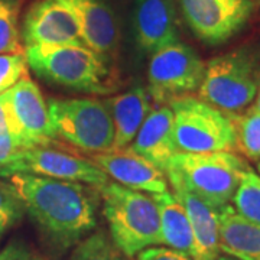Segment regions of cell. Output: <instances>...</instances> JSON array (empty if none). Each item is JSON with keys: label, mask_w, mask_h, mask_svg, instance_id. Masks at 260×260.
<instances>
[{"label": "cell", "mask_w": 260, "mask_h": 260, "mask_svg": "<svg viewBox=\"0 0 260 260\" xmlns=\"http://www.w3.org/2000/svg\"><path fill=\"white\" fill-rule=\"evenodd\" d=\"M32 221L58 249H70L97 225L95 186L29 174L8 178Z\"/></svg>", "instance_id": "6da1fadb"}, {"label": "cell", "mask_w": 260, "mask_h": 260, "mask_svg": "<svg viewBox=\"0 0 260 260\" xmlns=\"http://www.w3.org/2000/svg\"><path fill=\"white\" fill-rule=\"evenodd\" d=\"M25 56L29 68L54 85L95 95L110 94L119 87L110 61L84 45L28 47Z\"/></svg>", "instance_id": "7a4b0ae2"}, {"label": "cell", "mask_w": 260, "mask_h": 260, "mask_svg": "<svg viewBox=\"0 0 260 260\" xmlns=\"http://www.w3.org/2000/svg\"><path fill=\"white\" fill-rule=\"evenodd\" d=\"M97 189L110 239L126 257H136L145 249L160 246L159 210L153 195L133 191L114 181H107Z\"/></svg>", "instance_id": "3957f363"}, {"label": "cell", "mask_w": 260, "mask_h": 260, "mask_svg": "<svg viewBox=\"0 0 260 260\" xmlns=\"http://www.w3.org/2000/svg\"><path fill=\"white\" fill-rule=\"evenodd\" d=\"M247 169V164L233 152H177L169 159L165 175L168 182L184 186L207 204L220 210L232 203Z\"/></svg>", "instance_id": "277c9868"}, {"label": "cell", "mask_w": 260, "mask_h": 260, "mask_svg": "<svg viewBox=\"0 0 260 260\" xmlns=\"http://www.w3.org/2000/svg\"><path fill=\"white\" fill-rule=\"evenodd\" d=\"M259 71L256 58L247 49H234L205 62L198 99L229 116L250 107L257 93Z\"/></svg>", "instance_id": "5b68a950"}, {"label": "cell", "mask_w": 260, "mask_h": 260, "mask_svg": "<svg viewBox=\"0 0 260 260\" xmlns=\"http://www.w3.org/2000/svg\"><path fill=\"white\" fill-rule=\"evenodd\" d=\"M47 103L56 139L88 155L112 150L114 127L104 100L73 97L49 99Z\"/></svg>", "instance_id": "8992f818"}, {"label": "cell", "mask_w": 260, "mask_h": 260, "mask_svg": "<svg viewBox=\"0 0 260 260\" xmlns=\"http://www.w3.org/2000/svg\"><path fill=\"white\" fill-rule=\"evenodd\" d=\"M168 106L174 114V140L178 152L208 153L236 149L229 114L192 94L177 99Z\"/></svg>", "instance_id": "52a82bcc"}, {"label": "cell", "mask_w": 260, "mask_h": 260, "mask_svg": "<svg viewBox=\"0 0 260 260\" xmlns=\"http://www.w3.org/2000/svg\"><path fill=\"white\" fill-rule=\"evenodd\" d=\"M205 62L194 48L177 42L155 52L148 68V93L153 104L171 102L198 91Z\"/></svg>", "instance_id": "ba28073f"}, {"label": "cell", "mask_w": 260, "mask_h": 260, "mask_svg": "<svg viewBox=\"0 0 260 260\" xmlns=\"http://www.w3.org/2000/svg\"><path fill=\"white\" fill-rule=\"evenodd\" d=\"M15 174L81 182L95 188L110 181L88 158L56 150L51 146L22 149L15 153L6 165L0 168V178H9Z\"/></svg>", "instance_id": "9c48e42d"}, {"label": "cell", "mask_w": 260, "mask_h": 260, "mask_svg": "<svg viewBox=\"0 0 260 260\" xmlns=\"http://www.w3.org/2000/svg\"><path fill=\"white\" fill-rule=\"evenodd\" d=\"M188 28L207 45L225 44L254 12V0H178Z\"/></svg>", "instance_id": "30bf717a"}, {"label": "cell", "mask_w": 260, "mask_h": 260, "mask_svg": "<svg viewBox=\"0 0 260 260\" xmlns=\"http://www.w3.org/2000/svg\"><path fill=\"white\" fill-rule=\"evenodd\" d=\"M20 41L23 48L84 45L73 13L58 0H35L29 6L20 23Z\"/></svg>", "instance_id": "8fae6325"}, {"label": "cell", "mask_w": 260, "mask_h": 260, "mask_svg": "<svg viewBox=\"0 0 260 260\" xmlns=\"http://www.w3.org/2000/svg\"><path fill=\"white\" fill-rule=\"evenodd\" d=\"M6 93L26 149L51 146L56 139L55 133L48 103L37 84L25 77Z\"/></svg>", "instance_id": "7c38bea8"}, {"label": "cell", "mask_w": 260, "mask_h": 260, "mask_svg": "<svg viewBox=\"0 0 260 260\" xmlns=\"http://www.w3.org/2000/svg\"><path fill=\"white\" fill-rule=\"evenodd\" d=\"M88 159L114 182L129 189L149 194H160L169 189L165 172L129 148L88 155Z\"/></svg>", "instance_id": "4fadbf2b"}, {"label": "cell", "mask_w": 260, "mask_h": 260, "mask_svg": "<svg viewBox=\"0 0 260 260\" xmlns=\"http://www.w3.org/2000/svg\"><path fill=\"white\" fill-rule=\"evenodd\" d=\"M73 13L84 45L109 59L119 47V25L104 0H58Z\"/></svg>", "instance_id": "5bb4252c"}, {"label": "cell", "mask_w": 260, "mask_h": 260, "mask_svg": "<svg viewBox=\"0 0 260 260\" xmlns=\"http://www.w3.org/2000/svg\"><path fill=\"white\" fill-rule=\"evenodd\" d=\"M133 29L139 49L150 55L181 42L174 0H135Z\"/></svg>", "instance_id": "9a60e30c"}, {"label": "cell", "mask_w": 260, "mask_h": 260, "mask_svg": "<svg viewBox=\"0 0 260 260\" xmlns=\"http://www.w3.org/2000/svg\"><path fill=\"white\" fill-rule=\"evenodd\" d=\"M129 149L165 172L169 159L178 152L174 140V114L169 106H153Z\"/></svg>", "instance_id": "2e32d148"}, {"label": "cell", "mask_w": 260, "mask_h": 260, "mask_svg": "<svg viewBox=\"0 0 260 260\" xmlns=\"http://www.w3.org/2000/svg\"><path fill=\"white\" fill-rule=\"evenodd\" d=\"M172 194L185 208L194 237V260H217L220 251L218 210L189 192L184 186L169 182Z\"/></svg>", "instance_id": "e0dca14e"}, {"label": "cell", "mask_w": 260, "mask_h": 260, "mask_svg": "<svg viewBox=\"0 0 260 260\" xmlns=\"http://www.w3.org/2000/svg\"><path fill=\"white\" fill-rule=\"evenodd\" d=\"M114 127V142L112 150L127 149L138 132L153 109L148 88L135 87L126 93L117 94L104 100Z\"/></svg>", "instance_id": "ac0fdd59"}, {"label": "cell", "mask_w": 260, "mask_h": 260, "mask_svg": "<svg viewBox=\"0 0 260 260\" xmlns=\"http://www.w3.org/2000/svg\"><path fill=\"white\" fill-rule=\"evenodd\" d=\"M220 251L240 260H260V225L243 218L232 204L218 210Z\"/></svg>", "instance_id": "d6986e66"}, {"label": "cell", "mask_w": 260, "mask_h": 260, "mask_svg": "<svg viewBox=\"0 0 260 260\" xmlns=\"http://www.w3.org/2000/svg\"><path fill=\"white\" fill-rule=\"evenodd\" d=\"M152 195L159 210L160 246L194 257V237L185 208L171 189Z\"/></svg>", "instance_id": "ffe728a7"}, {"label": "cell", "mask_w": 260, "mask_h": 260, "mask_svg": "<svg viewBox=\"0 0 260 260\" xmlns=\"http://www.w3.org/2000/svg\"><path fill=\"white\" fill-rule=\"evenodd\" d=\"M236 149L246 158L260 160V113L249 107L246 112L230 116Z\"/></svg>", "instance_id": "44dd1931"}, {"label": "cell", "mask_w": 260, "mask_h": 260, "mask_svg": "<svg viewBox=\"0 0 260 260\" xmlns=\"http://www.w3.org/2000/svg\"><path fill=\"white\" fill-rule=\"evenodd\" d=\"M25 0H0V54H20V10Z\"/></svg>", "instance_id": "7402d4cb"}, {"label": "cell", "mask_w": 260, "mask_h": 260, "mask_svg": "<svg viewBox=\"0 0 260 260\" xmlns=\"http://www.w3.org/2000/svg\"><path fill=\"white\" fill-rule=\"evenodd\" d=\"M232 207L243 218L260 225V175L250 168L243 174L242 181L232 198Z\"/></svg>", "instance_id": "603a6c76"}, {"label": "cell", "mask_w": 260, "mask_h": 260, "mask_svg": "<svg viewBox=\"0 0 260 260\" xmlns=\"http://www.w3.org/2000/svg\"><path fill=\"white\" fill-rule=\"evenodd\" d=\"M22 149H26L25 142L10 109L8 93H3L0 95V168Z\"/></svg>", "instance_id": "cb8c5ba5"}, {"label": "cell", "mask_w": 260, "mask_h": 260, "mask_svg": "<svg viewBox=\"0 0 260 260\" xmlns=\"http://www.w3.org/2000/svg\"><path fill=\"white\" fill-rule=\"evenodd\" d=\"M68 260H129L110 237L103 232L93 233L78 243Z\"/></svg>", "instance_id": "d4e9b609"}, {"label": "cell", "mask_w": 260, "mask_h": 260, "mask_svg": "<svg viewBox=\"0 0 260 260\" xmlns=\"http://www.w3.org/2000/svg\"><path fill=\"white\" fill-rule=\"evenodd\" d=\"M25 213V207L9 181L0 179V239L12 225L18 223Z\"/></svg>", "instance_id": "484cf974"}, {"label": "cell", "mask_w": 260, "mask_h": 260, "mask_svg": "<svg viewBox=\"0 0 260 260\" xmlns=\"http://www.w3.org/2000/svg\"><path fill=\"white\" fill-rule=\"evenodd\" d=\"M25 77H28V62L25 52L0 54V95Z\"/></svg>", "instance_id": "4316f807"}, {"label": "cell", "mask_w": 260, "mask_h": 260, "mask_svg": "<svg viewBox=\"0 0 260 260\" xmlns=\"http://www.w3.org/2000/svg\"><path fill=\"white\" fill-rule=\"evenodd\" d=\"M136 260H194L185 253L169 249L165 246H153L136 254Z\"/></svg>", "instance_id": "83f0119b"}, {"label": "cell", "mask_w": 260, "mask_h": 260, "mask_svg": "<svg viewBox=\"0 0 260 260\" xmlns=\"http://www.w3.org/2000/svg\"><path fill=\"white\" fill-rule=\"evenodd\" d=\"M0 260H42L29 246L22 242L9 243L0 251Z\"/></svg>", "instance_id": "f1b7e54d"}, {"label": "cell", "mask_w": 260, "mask_h": 260, "mask_svg": "<svg viewBox=\"0 0 260 260\" xmlns=\"http://www.w3.org/2000/svg\"><path fill=\"white\" fill-rule=\"evenodd\" d=\"M251 109H254L256 112L260 113V71H259V85H257V93H256V99L250 106Z\"/></svg>", "instance_id": "f546056e"}, {"label": "cell", "mask_w": 260, "mask_h": 260, "mask_svg": "<svg viewBox=\"0 0 260 260\" xmlns=\"http://www.w3.org/2000/svg\"><path fill=\"white\" fill-rule=\"evenodd\" d=\"M217 260H240V259H236V257H233V256H229V254L220 253V254H218V257H217Z\"/></svg>", "instance_id": "4dcf8cb0"}, {"label": "cell", "mask_w": 260, "mask_h": 260, "mask_svg": "<svg viewBox=\"0 0 260 260\" xmlns=\"http://www.w3.org/2000/svg\"><path fill=\"white\" fill-rule=\"evenodd\" d=\"M259 172H260V164H259ZM259 175H260V174H259Z\"/></svg>", "instance_id": "1f68e13d"}]
</instances>
